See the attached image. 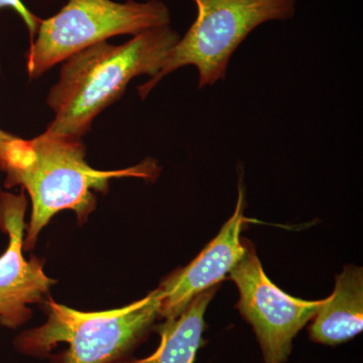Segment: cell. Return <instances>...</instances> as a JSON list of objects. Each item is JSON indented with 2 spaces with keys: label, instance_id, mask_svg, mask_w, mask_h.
<instances>
[{
  "label": "cell",
  "instance_id": "6",
  "mask_svg": "<svg viewBox=\"0 0 363 363\" xmlns=\"http://www.w3.org/2000/svg\"><path fill=\"white\" fill-rule=\"evenodd\" d=\"M243 240L245 253L229 274L240 291L238 309L259 339L264 363H284L292 351L293 339L311 321L323 300L294 298L267 278L255 248Z\"/></svg>",
  "mask_w": 363,
  "mask_h": 363
},
{
  "label": "cell",
  "instance_id": "9",
  "mask_svg": "<svg viewBox=\"0 0 363 363\" xmlns=\"http://www.w3.org/2000/svg\"><path fill=\"white\" fill-rule=\"evenodd\" d=\"M309 328L314 342L337 345L362 333L363 328V269L344 267L336 276L335 288L330 297L313 318Z\"/></svg>",
  "mask_w": 363,
  "mask_h": 363
},
{
  "label": "cell",
  "instance_id": "2",
  "mask_svg": "<svg viewBox=\"0 0 363 363\" xmlns=\"http://www.w3.org/2000/svg\"><path fill=\"white\" fill-rule=\"evenodd\" d=\"M180 39L171 26H159L123 45L99 43L65 60L48 96L55 117L45 133L82 140L95 117L123 96L133 78L156 77Z\"/></svg>",
  "mask_w": 363,
  "mask_h": 363
},
{
  "label": "cell",
  "instance_id": "11",
  "mask_svg": "<svg viewBox=\"0 0 363 363\" xmlns=\"http://www.w3.org/2000/svg\"><path fill=\"white\" fill-rule=\"evenodd\" d=\"M13 9L18 13V16L25 21L30 33V43H32L39 30L40 18L30 13L21 0H0V9Z\"/></svg>",
  "mask_w": 363,
  "mask_h": 363
},
{
  "label": "cell",
  "instance_id": "5",
  "mask_svg": "<svg viewBox=\"0 0 363 363\" xmlns=\"http://www.w3.org/2000/svg\"><path fill=\"white\" fill-rule=\"evenodd\" d=\"M171 14L161 0L123 4L112 0H68L58 13L40 20L26 55L32 79L44 75L57 64L91 45L116 35H131L169 26Z\"/></svg>",
  "mask_w": 363,
  "mask_h": 363
},
{
  "label": "cell",
  "instance_id": "7",
  "mask_svg": "<svg viewBox=\"0 0 363 363\" xmlns=\"http://www.w3.org/2000/svg\"><path fill=\"white\" fill-rule=\"evenodd\" d=\"M26 192L18 195L0 192V230L9 238L6 250L0 255V325L18 329L30 321V306L44 303L50 289L57 284L44 269V260L23 257Z\"/></svg>",
  "mask_w": 363,
  "mask_h": 363
},
{
  "label": "cell",
  "instance_id": "8",
  "mask_svg": "<svg viewBox=\"0 0 363 363\" xmlns=\"http://www.w3.org/2000/svg\"><path fill=\"white\" fill-rule=\"evenodd\" d=\"M245 193L242 182L238 186L235 210L213 240L187 267L164 279L159 289L162 298L160 318H175L198 294L220 283L245 253L240 238L245 223Z\"/></svg>",
  "mask_w": 363,
  "mask_h": 363
},
{
  "label": "cell",
  "instance_id": "10",
  "mask_svg": "<svg viewBox=\"0 0 363 363\" xmlns=\"http://www.w3.org/2000/svg\"><path fill=\"white\" fill-rule=\"evenodd\" d=\"M216 290L215 286L198 294L178 316L164 319V323L157 327L161 344L156 352L142 359L119 363H194L201 345L205 312Z\"/></svg>",
  "mask_w": 363,
  "mask_h": 363
},
{
  "label": "cell",
  "instance_id": "4",
  "mask_svg": "<svg viewBox=\"0 0 363 363\" xmlns=\"http://www.w3.org/2000/svg\"><path fill=\"white\" fill-rule=\"evenodd\" d=\"M197 18L177 43L156 77L138 86L145 99L169 73L194 66L199 89L225 79L233 52L257 26L295 16L296 0H194Z\"/></svg>",
  "mask_w": 363,
  "mask_h": 363
},
{
  "label": "cell",
  "instance_id": "12",
  "mask_svg": "<svg viewBox=\"0 0 363 363\" xmlns=\"http://www.w3.org/2000/svg\"><path fill=\"white\" fill-rule=\"evenodd\" d=\"M16 138L18 136L0 130V171L4 172L6 168L7 154Z\"/></svg>",
  "mask_w": 363,
  "mask_h": 363
},
{
  "label": "cell",
  "instance_id": "3",
  "mask_svg": "<svg viewBox=\"0 0 363 363\" xmlns=\"http://www.w3.org/2000/svg\"><path fill=\"white\" fill-rule=\"evenodd\" d=\"M159 288L117 309L85 312L44 301L47 320L13 339L14 350L50 363H119L126 360L160 318Z\"/></svg>",
  "mask_w": 363,
  "mask_h": 363
},
{
  "label": "cell",
  "instance_id": "1",
  "mask_svg": "<svg viewBox=\"0 0 363 363\" xmlns=\"http://www.w3.org/2000/svg\"><path fill=\"white\" fill-rule=\"evenodd\" d=\"M156 160L116 171L92 168L82 140L45 133L32 140L16 138L7 154L6 187L20 186L30 196L32 213L26 224L23 250L30 252L52 217L71 210L80 225L96 209L97 193L108 191L114 179L155 182L161 173Z\"/></svg>",
  "mask_w": 363,
  "mask_h": 363
}]
</instances>
